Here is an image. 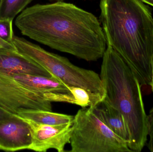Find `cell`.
Returning <instances> with one entry per match:
<instances>
[{
	"label": "cell",
	"mask_w": 153,
	"mask_h": 152,
	"mask_svg": "<svg viewBox=\"0 0 153 152\" xmlns=\"http://www.w3.org/2000/svg\"><path fill=\"white\" fill-rule=\"evenodd\" d=\"M15 24L23 35L86 61L102 58L107 47L97 17L72 4L33 5L18 15Z\"/></svg>",
	"instance_id": "1"
},
{
	"label": "cell",
	"mask_w": 153,
	"mask_h": 152,
	"mask_svg": "<svg viewBox=\"0 0 153 152\" xmlns=\"http://www.w3.org/2000/svg\"><path fill=\"white\" fill-rule=\"evenodd\" d=\"M100 8L107 45L124 59L141 85H150L153 18L149 7L141 0H101Z\"/></svg>",
	"instance_id": "2"
},
{
	"label": "cell",
	"mask_w": 153,
	"mask_h": 152,
	"mask_svg": "<svg viewBox=\"0 0 153 152\" xmlns=\"http://www.w3.org/2000/svg\"><path fill=\"white\" fill-rule=\"evenodd\" d=\"M101 79L105 88L104 101L120 112L131 134L128 147L140 152L149 134V120L145 110L141 84L121 56L107 45L102 58Z\"/></svg>",
	"instance_id": "3"
},
{
	"label": "cell",
	"mask_w": 153,
	"mask_h": 152,
	"mask_svg": "<svg viewBox=\"0 0 153 152\" xmlns=\"http://www.w3.org/2000/svg\"><path fill=\"white\" fill-rule=\"evenodd\" d=\"M13 43L17 51L39 64L67 86L86 90L94 107L105 98L103 83L95 71L77 67L67 58L47 51L23 37L14 35Z\"/></svg>",
	"instance_id": "4"
},
{
	"label": "cell",
	"mask_w": 153,
	"mask_h": 152,
	"mask_svg": "<svg viewBox=\"0 0 153 152\" xmlns=\"http://www.w3.org/2000/svg\"><path fill=\"white\" fill-rule=\"evenodd\" d=\"M45 77L17 73L0 75V106L13 114L30 110L52 111V102L43 93Z\"/></svg>",
	"instance_id": "5"
},
{
	"label": "cell",
	"mask_w": 153,
	"mask_h": 152,
	"mask_svg": "<svg viewBox=\"0 0 153 152\" xmlns=\"http://www.w3.org/2000/svg\"><path fill=\"white\" fill-rule=\"evenodd\" d=\"M70 144L72 152H132L90 108H82L74 116Z\"/></svg>",
	"instance_id": "6"
},
{
	"label": "cell",
	"mask_w": 153,
	"mask_h": 152,
	"mask_svg": "<svg viewBox=\"0 0 153 152\" xmlns=\"http://www.w3.org/2000/svg\"><path fill=\"white\" fill-rule=\"evenodd\" d=\"M32 142V129L27 120L14 114L0 120L1 151L29 150Z\"/></svg>",
	"instance_id": "7"
},
{
	"label": "cell",
	"mask_w": 153,
	"mask_h": 152,
	"mask_svg": "<svg viewBox=\"0 0 153 152\" xmlns=\"http://www.w3.org/2000/svg\"><path fill=\"white\" fill-rule=\"evenodd\" d=\"M27 120L32 129V142L29 150L46 152L54 149L59 152H63L66 145L71 142L73 123L50 126Z\"/></svg>",
	"instance_id": "8"
},
{
	"label": "cell",
	"mask_w": 153,
	"mask_h": 152,
	"mask_svg": "<svg viewBox=\"0 0 153 152\" xmlns=\"http://www.w3.org/2000/svg\"><path fill=\"white\" fill-rule=\"evenodd\" d=\"M17 73L53 76L45 69L17 51L0 50V75Z\"/></svg>",
	"instance_id": "9"
},
{
	"label": "cell",
	"mask_w": 153,
	"mask_h": 152,
	"mask_svg": "<svg viewBox=\"0 0 153 152\" xmlns=\"http://www.w3.org/2000/svg\"><path fill=\"white\" fill-rule=\"evenodd\" d=\"M90 108L107 127L129 146L131 134L126 120L119 111L104 100L95 107Z\"/></svg>",
	"instance_id": "10"
},
{
	"label": "cell",
	"mask_w": 153,
	"mask_h": 152,
	"mask_svg": "<svg viewBox=\"0 0 153 152\" xmlns=\"http://www.w3.org/2000/svg\"><path fill=\"white\" fill-rule=\"evenodd\" d=\"M18 115L36 124L50 126L73 123L74 117L44 110H30L21 112Z\"/></svg>",
	"instance_id": "11"
},
{
	"label": "cell",
	"mask_w": 153,
	"mask_h": 152,
	"mask_svg": "<svg viewBox=\"0 0 153 152\" xmlns=\"http://www.w3.org/2000/svg\"><path fill=\"white\" fill-rule=\"evenodd\" d=\"M33 0H1L0 18L13 20Z\"/></svg>",
	"instance_id": "12"
},
{
	"label": "cell",
	"mask_w": 153,
	"mask_h": 152,
	"mask_svg": "<svg viewBox=\"0 0 153 152\" xmlns=\"http://www.w3.org/2000/svg\"><path fill=\"white\" fill-rule=\"evenodd\" d=\"M13 21L0 18V38L4 42L13 45L14 35L12 27Z\"/></svg>",
	"instance_id": "13"
},
{
	"label": "cell",
	"mask_w": 153,
	"mask_h": 152,
	"mask_svg": "<svg viewBox=\"0 0 153 152\" xmlns=\"http://www.w3.org/2000/svg\"><path fill=\"white\" fill-rule=\"evenodd\" d=\"M149 120V134L150 140L148 144L149 150L152 152L153 149V108L148 116Z\"/></svg>",
	"instance_id": "14"
},
{
	"label": "cell",
	"mask_w": 153,
	"mask_h": 152,
	"mask_svg": "<svg viewBox=\"0 0 153 152\" xmlns=\"http://www.w3.org/2000/svg\"><path fill=\"white\" fill-rule=\"evenodd\" d=\"M9 50L16 51L14 46L10 44L0 38V50Z\"/></svg>",
	"instance_id": "15"
},
{
	"label": "cell",
	"mask_w": 153,
	"mask_h": 152,
	"mask_svg": "<svg viewBox=\"0 0 153 152\" xmlns=\"http://www.w3.org/2000/svg\"><path fill=\"white\" fill-rule=\"evenodd\" d=\"M12 114L0 106V120L9 117Z\"/></svg>",
	"instance_id": "16"
},
{
	"label": "cell",
	"mask_w": 153,
	"mask_h": 152,
	"mask_svg": "<svg viewBox=\"0 0 153 152\" xmlns=\"http://www.w3.org/2000/svg\"><path fill=\"white\" fill-rule=\"evenodd\" d=\"M151 67H152V79H151V85L152 86V90L153 93V53L151 61Z\"/></svg>",
	"instance_id": "17"
},
{
	"label": "cell",
	"mask_w": 153,
	"mask_h": 152,
	"mask_svg": "<svg viewBox=\"0 0 153 152\" xmlns=\"http://www.w3.org/2000/svg\"><path fill=\"white\" fill-rule=\"evenodd\" d=\"M141 1L147 4H148L152 0H141Z\"/></svg>",
	"instance_id": "18"
},
{
	"label": "cell",
	"mask_w": 153,
	"mask_h": 152,
	"mask_svg": "<svg viewBox=\"0 0 153 152\" xmlns=\"http://www.w3.org/2000/svg\"><path fill=\"white\" fill-rule=\"evenodd\" d=\"M148 4H150V5L153 6V0H152L151 1H150V2H149V3Z\"/></svg>",
	"instance_id": "19"
},
{
	"label": "cell",
	"mask_w": 153,
	"mask_h": 152,
	"mask_svg": "<svg viewBox=\"0 0 153 152\" xmlns=\"http://www.w3.org/2000/svg\"><path fill=\"white\" fill-rule=\"evenodd\" d=\"M56 1H63V0H56Z\"/></svg>",
	"instance_id": "20"
},
{
	"label": "cell",
	"mask_w": 153,
	"mask_h": 152,
	"mask_svg": "<svg viewBox=\"0 0 153 152\" xmlns=\"http://www.w3.org/2000/svg\"><path fill=\"white\" fill-rule=\"evenodd\" d=\"M152 152H153V149L152 151Z\"/></svg>",
	"instance_id": "21"
},
{
	"label": "cell",
	"mask_w": 153,
	"mask_h": 152,
	"mask_svg": "<svg viewBox=\"0 0 153 152\" xmlns=\"http://www.w3.org/2000/svg\"><path fill=\"white\" fill-rule=\"evenodd\" d=\"M0 2H1V0H0Z\"/></svg>",
	"instance_id": "22"
}]
</instances>
